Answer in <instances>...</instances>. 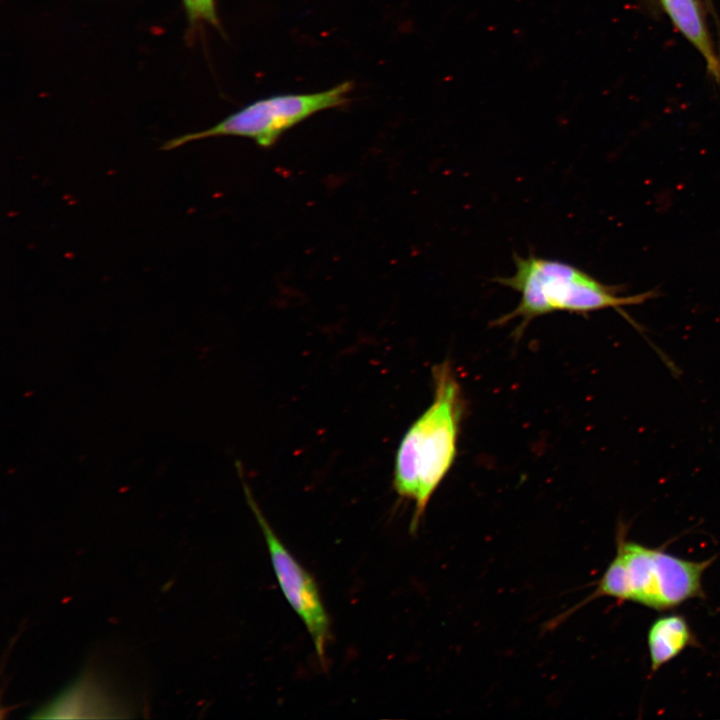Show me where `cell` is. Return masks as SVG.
Here are the masks:
<instances>
[{"instance_id": "cell-2", "label": "cell", "mask_w": 720, "mask_h": 720, "mask_svg": "<svg viewBox=\"0 0 720 720\" xmlns=\"http://www.w3.org/2000/svg\"><path fill=\"white\" fill-rule=\"evenodd\" d=\"M514 263V274L498 277L495 282L518 292L520 301L494 324L503 325L520 319L515 330L517 337L533 319L543 315L554 312L586 315L606 308L621 311L622 307L639 305L656 296L653 290L620 296L616 286L602 283L580 268L561 260L515 255Z\"/></svg>"}, {"instance_id": "cell-3", "label": "cell", "mask_w": 720, "mask_h": 720, "mask_svg": "<svg viewBox=\"0 0 720 720\" xmlns=\"http://www.w3.org/2000/svg\"><path fill=\"white\" fill-rule=\"evenodd\" d=\"M714 558L689 561L617 535V552L596 590L583 602L608 596L664 611L703 597L702 575Z\"/></svg>"}, {"instance_id": "cell-4", "label": "cell", "mask_w": 720, "mask_h": 720, "mask_svg": "<svg viewBox=\"0 0 720 720\" xmlns=\"http://www.w3.org/2000/svg\"><path fill=\"white\" fill-rule=\"evenodd\" d=\"M350 81L313 93L277 94L260 98L230 114L214 126L166 141L161 150L169 151L195 140L237 136L253 140L258 146H273L280 136L310 116L349 101Z\"/></svg>"}, {"instance_id": "cell-1", "label": "cell", "mask_w": 720, "mask_h": 720, "mask_svg": "<svg viewBox=\"0 0 720 720\" xmlns=\"http://www.w3.org/2000/svg\"><path fill=\"white\" fill-rule=\"evenodd\" d=\"M431 372L433 401L402 437L394 463V490L401 498L415 501L412 533L455 462L465 410L462 387L451 363H438Z\"/></svg>"}, {"instance_id": "cell-5", "label": "cell", "mask_w": 720, "mask_h": 720, "mask_svg": "<svg viewBox=\"0 0 720 720\" xmlns=\"http://www.w3.org/2000/svg\"><path fill=\"white\" fill-rule=\"evenodd\" d=\"M248 504L256 517L266 541L268 554L279 586L296 614L304 623L323 666L326 665V648L330 639V619L324 607L318 586L310 573L286 548L271 528L244 483Z\"/></svg>"}, {"instance_id": "cell-7", "label": "cell", "mask_w": 720, "mask_h": 720, "mask_svg": "<svg viewBox=\"0 0 720 720\" xmlns=\"http://www.w3.org/2000/svg\"><path fill=\"white\" fill-rule=\"evenodd\" d=\"M694 636L683 616L668 615L653 622L648 631L651 673L678 656L694 643Z\"/></svg>"}, {"instance_id": "cell-9", "label": "cell", "mask_w": 720, "mask_h": 720, "mask_svg": "<svg viewBox=\"0 0 720 720\" xmlns=\"http://www.w3.org/2000/svg\"><path fill=\"white\" fill-rule=\"evenodd\" d=\"M705 3L708 6V9L712 10V0H705Z\"/></svg>"}, {"instance_id": "cell-8", "label": "cell", "mask_w": 720, "mask_h": 720, "mask_svg": "<svg viewBox=\"0 0 720 720\" xmlns=\"http://www.w3.org/2000/svg\"><path fill=\"white\" fill-rule=\"evenodd\" d=\"M183 4L192 25L204 21L219 26L215 0H183Z\"/></svg>"}, {"instance_id": "cell-6", "label": "cell", "mask_w": 720, "mask_h": 720, "mask_svg": "<svg viewBox=\"0 0 720 720\" xmlns=\"http://www.w3.org/2000/svg\"><path fill=\"white\" fill-rule=\"evenodd\" d=\"M678 31L703 58L711 77L720 82V58L704 19L700 0H659Z\"/></svg>"}]
</instances>
